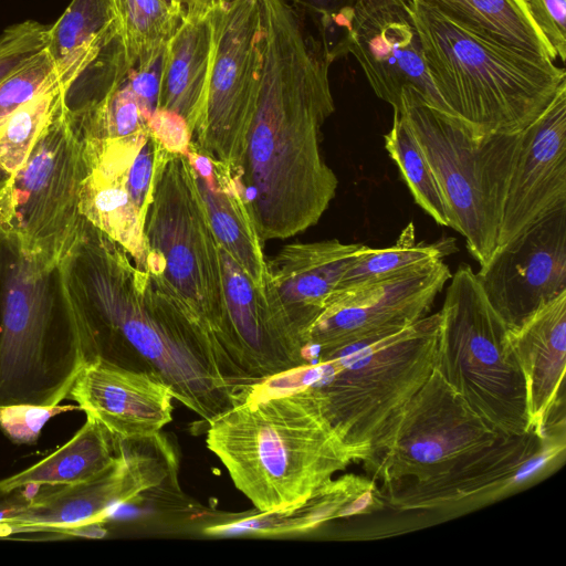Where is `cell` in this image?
Wrapping results in <instances>:
<instances>
[{"mask_svg":"<svg viewBox=\"0 0 566 566\" xmlns=\"http://www.w3.org/2000/svg\"><path fill=\"white\" fill-rule=\"evenodd\" d=\"M56 286L85 364L104 359L135 369L134 359H143L175 399L207 421L252 387L209 323L86 219L56 268Z\"/></svg>","mask_w":566,"mask_h":566,"instance_id":"obj_1","label":"cell"},{"mask_svg":"<svg viewBox=\"0 0 566 566\" xmlns=\"http://www.w3.org/2000/svg\"><path fill=\"white\" fill-rule=\"evenodd\" d=\"M263 64L240 180L263 242L315 226L334 199L319 133L334 113L328 48L285 0H260Z\"/></svg>","mask_w":566,"mask_h":566,"instance_id":"obj_2","label":"cell"},{"mask_svg":"<svg viewBox=\"0 0 566 566\" xmlns=\"http://www.w3.org/2000/svg\"><path fill=\"white\" fill-rule=\"evenodd\" d=\"M208 422L207 447L259 512L303 504L353 462L308 386L256 385Z\"/></svg>","mask_w":566,"mask_h":566,"instance_id":"obj_3","label":"cell"},{"mask_svg":"<svg viewBox=\"0 0 566 566\" xmlns=\"http://www.w3.org/2000/svg\"><path fill=\"white\" fill-rule=\"evenodd\" d=\"M441 315L394 333L318 353L300 369L353 461L387 442L406 408L440 361Z\"/></svg>","mask_w":566,"mask_h":566,"instance_id":"obj_4","label":"cell"},{"mask_svg":"<svg viewBox=\"0 0 566 566\" xmlns=\"http://www.w3.org/2000/svg\"><path fill=\"white\" fill-rule=\"evenodd\" d=\"M430 80L450 112L478 132L515 134L551 103L566 73L481 38L410 2Z\"/></svg>","mask_w":566,"mask_h":566,"instance_id":"obj_5","label":"cell"},{"mask_svg":"<svg viewBox=\"0 0 566 566\" xmlns=\"http://www.w3.org/2000/svg\"><path fill=\"white\" fill-rule=\"evenodd\" d=\"M0 248V406H59L85 361L56 270Z\"/></svg>","mask_w":566,"mask_h":566,"instance_id":"obj_6","label":"cell"},{"mask_svg":"<svg viewBox=\"0 0 566 566\" xmlns=\"http://www.w3.org/2000/svg\"><path fill=\"white\" fill-rule=\"evenodd\" d=\"M418 140L442 192L450 228L484 264L497 245L510 175L521 132L484 134L409 90L399 111Z\"/></svg>","mask_w":566,"mask_h":566,"instance_id":"obj_7","label":"cell"},{"mask_svg":"<svg viewBox=\"0 0 566 566\" xmlns=\"http://www.w3.org/2000/svg\"><path fill=\"white\" fill-rule=\"evenodd\" d=\"M87 174L84 136L63 106L0 192V239L56 270L82 233Z\"/></svg>","mask_w":566,"mask_h":566,"instance_id":"obj_8","label":"cell"},{"mask_svg":"<svg viewBox=\"0 0 566 566\" xmlns=\"http://www.w3.org/2000/svg\"><path fill=\"white\" fill-rule=\"evenodd\" d=\"M450 280L439 311L438 369L497 432L526 433L531 429L525 382L509 343V328L470 265H460Z\"/></svg>","mask_w":566,"mask_h":566,"instance_id":"obj_9","label":"cell"},{"mask_svg":"<svg viewBox=\"0 0 566 566\" xmlns=\"http://www.w3.org/2000/svg\"><path fill=\"white\" fill-rule=\"evenodd\" d=\"M143 233L146 271L175 289L220 340L224 308L220 244L188 156L160 146Z\"/></svg>","mask_w":566,"mask_h":566,"instance_id":"obj_10","label":"cell"},{"mask_svg":"<svg viewBox=\"0 0 566 566\" xmlns=\"http://www.w3.org/2000/svg\"><path fill=\"white\" fill-rule=\"evenodd\" d=\"M216 46L202 117L191 146L239 174L263 64L260 0L214 8Z\"/></svg>","mask_w":566,"mask_h":566,"instance_id":"obj_11","label":"cell"},{"mask_svg":"<svg viewBox=\"0 0 566 566\" xmlns=\"http://www.w3.org/2000/svg\"><path fill=\"white\" fill-rule=\"evenodd\" d=\"M500 436L437 367L384 447L363 464L369 478L382 486L420 481Z\"/></svg>","mask_w":566,"mask_h":566,"instance_id":"obj_12","label":"cell"},{"mask_svg":"<svg viewBox=\"0 0 566 566\" xmlns=\"http://www.w3.org/2000/svg\"><path fill=\"white\" fill-rule=\"evenodd\" d=\"M564 450L565 434L543 437L534 430L502 434L438 474L382 486L380 491L394 510L452 517L513 492Z\"/></svg>","mask_w":566,"mask_h":566,"instance_id":"obj_13","label":"cell"},{"mask_svg":"<svg viewBox=\"0 0 566 566\" xmlns=\"http://www.w3.org/2000/svg\"><path fill=\"white\" fill-rule=\"evenodd\" d=\"M46 48L73 119L92 112L133 67L114 0H72L50 27Z\"/></svg>","mask_w":566,"mask_h":566,"instance_id":"obj_14","label":"cell"},{"mask_svg":"<svg viewBox=\"0 0 566 566\" xmlns=\"http://www.w3.org/2000/svg\"><path fill=\"white\" fill-rule=\"evenodd\" d=\"M452 273L443 260L338 292L305 335L310 355L397 332L429 315Z\"/></svg>","mask_w":566,"mask_h":566,"instance_id":"obj_15","label":"cell"},{"mask_svg":"<svg viewBox=\"0 0 566 566\" xmlns=\"http://www.w3.org/2000/svg\"><path fill=\"white\" fill-rule=\"evenodd\" d=\"M223 318L220 342L237 368L254 386L311 363L271 286L258 289L220 247Z\"/></svg>","mask_w":566,"mask_h":566,"instance_id":"obj_16","label":"cell"},{"mask_svg":"<svg viewBox=\"0 0 566 566\" xmlns=\"http://www.w3.org/2000/svg\"><path fill=\"white\" fill-rule=\"evenodd\" d=\"M475 273L507 328L566 292V203L497 247Z\"/></svg>","mask_w":566,"mask_h":566,"instance_id":"obj_17","label":"cell"},{"mask_svg":"<svg viewBox=\"0 0 566 566\" xmlns=\"http://www.w3.org/2000/svg\"><path fill=\"white\" fill-rule=\"evenodd\" d=\"M410 2L386 1L359 9L342 41L340 56H355L374 93L394 111L401 109L402 94L412 90L431 106L452 114L428 74Z\"/></svg>","mask_w":566,"mask_h":566,"instance_id":"obj_18","label":"cell"},{"mask_svg":"<svg viewBox=\"0 0 566 566\" xmlns=\"http://www.w3.org/2000/svg\"><path fill=\"white\" fill-rule=\"evenodd\" d=\"M566 203V81L523 130L510 175L497 247Z\"/></svg>","mask_w":566,"mask_h":566,"instance_id":"obj_19","label":"cell"},{"mask_svg":"<svg viewBox=\"0 0 566 566\" xmlns=\"http://www.w3.org/2000/svg\"><path fill=\"white\" fill-rule=\"evenodd\" d=\"M67 397L117 440L158 433L172 419L174 396L159 377L104 359L81 368Z\"/></svg>","mask_w":566,"mask_h":566,"instance_id":"obj_20","label":"cell"},{"mask_svg":"<svg viewBox=\"0 0 566 566\" xmlns=\"http://www.w3.org/2000/svg\"><path fill=\"white\" fill-rule=\"evenodd\" d=\"M45 489L0 511V535L55 532L81 535L97 526L115 505L140 497L119 451L101 474L77 483Z\"/></svg>","mask_w":566,"mask_h":566,"instance_id":"obj_21","label":"cell"},{"mask_svg":"<svg viewBox=\"0 0 566 566\" xmlns=\"http://www.w3.org/2000/svg\"><path fill=\"white\" fill-rule=\"evenodd\" d=\"M522 371L530 429L543 437L565 430L566 292L547 302L520 326L507 331Z\"/></svg>","mask_w":566,"mask_h":566,"instance_id":"obj_22","label":"cell"},{"mask_svg":"<svg viewBox=\"0 0 566 566\" xmlns=\"http://www.w3.org/2000/svg\"><path fill=\"white\" fill-rule=\"evenodd\" d=\"M364 247L337 239L292 243L268 260L271 285L305 348L308 328L331 303L345 271Z\"/></svg>","mask_w":566,"mask_h":566,"instance_id":"obj_23","label":"cell"},{"mask_svg":"<svg viewBox=\"0 0 566 566\" xmlns=\"http://www.w3.org/2000/svg\"><path fill=\"white\" fill-rule=\"evenodd\" d=\"M208 219L223 248L263 292L271 289L263 241L251 216L239 174L197 151L188 154Z\"/></svg>","mask_w":566,"mask_h":566,"instance_id":"obj_24","label":"cell"},{"mask_svg":"<svg viewBox=\"0 0 566 566\" xmlns=\"http://www.w3.org/2000/svg\"><path fill=\"white\" fill-rule=\"evenodd\" d=\"M214 46L212 9L184 19L165 48L157 108L181 116L192 135L205 111Z\"/></svg>","mask_w":566,"mask_h":566,"instance_id":"obj_25","label":"cell"},{"mask_svg":"<svg viewBox=\"0 0 566 566\" xmlns=\"http://www.w3.org/2000/svg\"><path fill=\"white\" fill-rule=\"evenodd\" d=\"M496 44L541 61L556 55L541 35L525 0H411Z\"/></svg>","mask_w":566,"mask_h":566,"instance_id":"obj_26","label":"cell"},{"mask_svg":"<svg viewBox=\"0 0 566 566\" xmlns=\"http://www.w3.org/2000/svg\"><path fill=\"white\" fill-rule=\"evenodd\" d=\"M118 455L117 439L95 418L61 448L38 463L0 480V494L31 485H63L90 480L108 469Z\"/></svg>","mask_w":566,"mask_h":566,"instance_id":"obj_27","label":"cell"},{"mask_svg":"<svg viewBox=\"0 0 566 566\" xmlns=\"http://www.w3.org/2000/svg\"><path fill=\"white\" fill-rule=\"evenodd\" d=\"M376 481L354 473L331 479L303 504L275 512H264V536L303 534L342 517L371 514L385 506Z\"/></svg>","mask_w":566,"mask_h":566,"instance_id":"obj_28","label":"cell"},{"mask_svg":"<svg viewBox=\"0 0 566 566\" xmlns=\"http://www.w3.org/2000/svg\"><path fill=\"white\" fill-rule=\"evenodd\" d=\"M454 251L453 238H443L432 243L417 242L416 228L409 222L394 245L381 249L365 245L345 271L334 296L340 291L443 260Z\"/></svg>","mask_w":566,"mask_h":566,"instance_id":"obj_29","label":"cell"},{"mask_svg":"<svg viewBox=\"0 0 566 566\" xmlns=\"http://www.w3.org/2000/svg\"><path fill=\"white\" fill-rule=\"evenodd\" d=\"M63 106V91L57 83L0 122V192L23 166L43 129Z\"/></svg>","mask_w":566,"mask_h":566,"instance_id":"obj_30","label":"cell"},{"mask_svg":"<svg viewBox=\"0 0 566 566\" xmlns=\"http://www.w3.org/2000/svg\"><path fill=\"white\" fill-rule=\"evenodd\" d=\"M384 140L415 202L439 226L450 227L447 206L433 171L400 112L394 111L392 124Z\"/></svg>","mask_w":566,"mask_h":566,"instance_id":"obj_31","label":"cell"},{"mask_svg":"<svg viewBox=\"0 0 566 566\" xmlns=\"http://www.w3.org/2000/svg\"><path fill=\"white\" fill-rule=\"evenodd\" d=\"M114 4L133 66L165 46L182 21L163 0H114Z\"/></svg>","mask_w":566,"mask_h":566,"instance_id":"obj_32","label":"cell"},{"mask_svg":"<svg viewBox=\"0 0 566 566\" xmlns=\"http://www.w3.org/2000/svg\"><path fill=\"white\" fill-rule=\"evenodd\" d=\"M316 24L319 39L327 45L332 56L339 57L340 43L356 12L365 7L386 1L410 0H285Z\"/></svg>","mask_w":566,"mask_h":566,"instance_id":"obj_33","label":"cell"},{"mask_svg":"<svg viewBox=\"0 0 566 566\" xmlns=\"http://www.w3.org/2000/svg\"><path fill=\"white\" fill-rule=\"evenodd\" d=\"M60 83L48 50L0 83V122L25 102Z\"/></svg>","mask_w":566,"mask_h":566,"instance_id":"obj_34","label":"cell"},{"mask_svg":"<svg viewBox=\"0 0 566 566\" xmlns=\"http://www.w3.org/2000/svg\"><path fill=\"white\" fill-rule=\"evenodd\" d=\"M49 30L45 24L27 20L0 32V83L46 50Z\"/></svg>","mask_w":566,"mask_h":566,"instance_id":"obj_35","label":"cell"},{"mask_svg":"<svg viewBox=\"0 0 566 566\" xmlns=\"http://www.w3.org/2000/svg\"><path fill=\"white\" fill-rule=\"evenodd\" d=\"M72 406L44 407L35 405L0 406V429L15 443L36 442L40 432L50 418L72 410Z\"/></svg>","mask_w":566,"mask_h":566,"instance_id":"obj_36","label":"cell"},{"mask_svg":"<svg viewBox=\"0 0 566 566\" xmlns=\"http://www.w3.org/2000/svg\"><path fill=\"white\" fill-rule=\"evenodd\" d=\"M165 48L166 45L138 61L126 76L146 120L158 106Z\"/></svg>","mask_w":566,"mask_h":566,"instance_id":"obj_37","label":"cell"},{"mask_svg":"<svg viewBox=\"0 0 566 566\" xmlns=\"http://www.w3.org/2000/svg\"><path fill=\"white\" fill-rule=\"evenodd\" d=\"M528 12L556 57L566 56V0H525Z\"/></svg>","mask_w":566,"mask_h":566,"instance_id":"obj_38","label":"cell"},{"mask_svg":"<svg viewBox=\"0 0 566 566\" xmlns=\"http://www.w3.org/2000/svg\"><path fill=\"white\" fill-rule=\"evenodd\" d=\"M150 133L169 153L188 156L192 134L186 120L178 114L157 108L147 119Z\"/></svg>","mask_w":566,"mask_h":566,"instance_id":"obj_39","label":"cell"},{"mask_svg":"<svg viewBox=\"0 0 566 566\" xmlns=\"http://www.w3.org/2000/svg\"><path fill=\"white\" fill-rule=\"evenodd\" d=\"M174 12L186 19L189 17L209 12L201 0H163Z\"/></svg>","mask_w":566,"mask_h":566,"instance_id":"obj_40","label":"cell"},{"mask_svg":"<svg viewBox=\"0 0 566 566\" xmlns=\"http://www.w3.org/2000/svg\"><path fill=\"white\" fill-rule=\"evenodd\" d=\"M205 6L209 9V10H212L214 9L216 7L218 6H221V4H224V3H228L230 0H201Z\"/></svg>","mask_w":566,"mask_h":566,"instance_id":"obj_41","label":"cell"},{"mask_svg":"<svg viewBox=\"0 0 566 566\" xmlns=\"http://www.w3.org/2000/svg\"><path fill=\"white\" fill-rule=\"evenodd\" d=\"M0 258H1V248H0Z\"/></svg>","mask_w":566,"mask_h":566,"instance_id":"obj_42","label":"cell"}]
</instances>
